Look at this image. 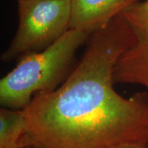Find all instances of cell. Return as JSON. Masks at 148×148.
<instances>
[{"mask_svg": "<svg viewBox=\"0 0 148 148\" xmlns=\"http://www.w3.org/2000/svg\"><path fill=\"white\" fill-rule=\"evenodd\" d=\"M32 147L25 109L0 110V148Z\"/></svg>", "mask_w": 148, "mask_h": 148, "instance_id": "obj_6", "label": "cell"}, {"mask_svg": "<svg viewBox=\"0 0 148 148\" xmlns=\"http://www.w3.org/2000/svg\"><path fill=\"white\" fill-rule=\"evenodd\" d=\"M27 148H35V147H27Z\"/></svg>", "mask_w": 148, "mask_h": 148, "instance_id": "obj_8", "label": "cell"}, {"mask_svg": "<svg viewBox=\"0 0 148 148\" xmlns=\"http://www.w3.org/2000/svg\"><path fill=\"white\" fill-rule=\"evenodd\" d=\"M130 29L133 42L114 66L115 84H138L148 90V0H142L120 14Z\"/></svg>", "mask_w": 148, "mask_h": 148, "instance_id": "obj_4", "label": "cell"}, {"mask_svg": "<svg viewBox=\"0 0 148 148\" xmlns=\"http://www.w3.org/2000/svg\"><path fill=\"white\" fill-rule=\"evenodd\" d=\"M72 14L70 29L89 34L110 23L129 6L142 0H71Z\"/></svg>", "mask_w": 148, "mask_h": 148, "instance_id": "obj_5", "label": "cell"}, {"mask_svg": "<svg viewBox=\"0 0 148 148\" xmlns=\"http://www.w3.org/2000/svg\"><path fill=\"white\" fill-rule=\"evenodd\" d=\"M18 25L1 60L10 62L40 52L58 41L71 27V0H17Z\"/></svg>", "mask_w": 148, "mask_h": 148, "instance_id": "obj_3", "label": "cell"}, {"mask_svg": "<svg viewBox=\"0 0 148 148\" xmlns=\"http://www.w3.org/2000/svg\"><path fill=\"white\" fill-rule=\"evenodd\" d=\"M89 33L70 29L54 44L40 52L20 56L12 71L0 80V103L23 109L37 92L52 91L63 83L77 64L76 52L86 43Z\"/></svg>", "mask_w": 148, "mask_h": 148, "instance_id": "obj_2", "label": "cell"}, {"mask_svg": "<svg viewBox=\"0 0 148 148\" xmlns=\"http://www.w3.org/2000/svg\"><path fill=\"white\" fill-rule=\"evenodd\" d=\"M120 148H148V145L140 146V147H136V146H127V147H123Z\"/></svg>", "mask_w": 148, "mask_h": 148, "instance_id": "obj_7", "label": "cell"}, {"mask_svg": "<svg viewBox=\"0 0 148 148\" xmlns=\"http://www.w3.org/2000/svg\"><path fill=\"white\" fill-rule=\"evenodd\" d=\"M132 42L120 14L90 34L66 80L52 91L37 92L24 108L33 147L148 145V92L125 97L114 88V66Z\"/></svg>", "mask_w": 148, "mask_h": 148, "instance_id": "obj_1", "label": "cell"}]
</instances>
